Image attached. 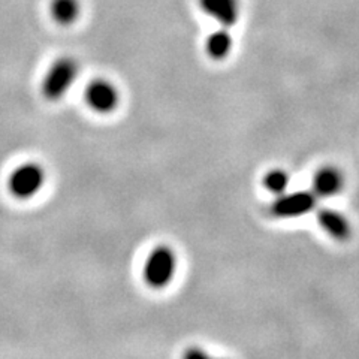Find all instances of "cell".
Segmentation results:
<instances>
[{
    "label": "cell",
    "mask_w": 359,
    "mask_h": 359,
    "mask_svg": "<svg viewBox=\"0 0 359 359\" xmlns=\"http://www.w3.org/2000/svg\"><path fill=\"white\" fill-rule=\"evenodd\" d=\"M318 201L319 198L311 190H297V192L286 190L285 194L276 196L269 210L277 219H298L316 210Z\"/></svg>",
    "instance_id": "obj_2"
},
{
    "label": "cell",
    "mask_w": 359,
    "mask_h": 359,
    "mask_svg": "<svg viewBox=\"0 0 359 359\" xmlns=\"http://www.w3.org/2000/svg\"><path fill=\"white\" fill-rule=\"evenodd\" d=\"M316 220L322 231L327 232L335 241H347L352 235V224L343 212L323 207L316 211Z\"/></svg>",
    "instance_id": "obj_7"
},
{
    "label": "cell",
    "mask_w": 359,
    "mask_h": 359,
    "mask_svg": "<svg viewBox=\"0 0 359 359\" xmlns=\"http://www.w3.org/2000/svg\"><path fill=\"white\" fill-rule=\"evenodd\" d=\"M88 107L99 114H109L118 105V90L108 80H95L86 90Z\"/></svg>",
    "instance_id": "obj_5"
},
{
    "label": "cell",
    "mask_w": 359,
    "mask_h": 359,
    "mask_svg": "<svg viewBox=\"0 0 359 359\" xmlns=\"http://www.w3.org/2000/svg\"><path fill=\"white\" fill-rule=\"evenodd\" d=\"M233 47V38L231 35V29L220 27L219 30H215L207 38L205 50L211 59L217 62L224 60L231 54Z\"/></svg>",
    "instance_id": "obj_9"
},
{
    "label": "cell",
    "mask_w": 359,
    "mask_h": 359,
    "mask_svg": "<svg viewBox=\"0 0 359 359\" xmlns=\"http://www.w3.org/2000/svg\"><path fill=\"white\" fill-rule=\"evenodd\" d=\"M45 184V171L39 163L27 162L17 166L8 178L9 194L18 199H30Z\"/></svg>",
    "instance_id": "obj_4"
},
{
    "label": "cell",
    "mask_w": 359,
    "mask_h": 359,
    "mask_svg": "<svg viewBox=\"0 0 359 359\" xmlns=\"http://www.w3.org/2000/svg\"><path fill=\"white\" fill-rule=\"evenodd\" d=\"M344 187V175L335 166H322L314 172L311 192L318 198L328 199L339 195Z\"/></svg>",
    "instance_id": "obj_8"
},
{
    "label": "cell",
    "mask_w": 359,
    "mask_h": 359,
    "mask_svg": "<svg viewBox=\"0 0 359 359\" xmlns=\"http://www.w3.org/2000/svg\"><path fill=\"white\" fill-rule=\"evenodd\" d=\"M177 273V256L170 245H157L144 264L142 277L151 289L170 286Z\"/></svg>",
    "instance_id": "obj_1"
},
{
    "label": "cell",
    "mask_w": 359,
    "mask_h": 359,
    "mask_svg": "<svg viewBox=\"0 0 359 359\" xmlns=\"http://www.w3.org/2000/svg\"><path fill=\"white\" fill-rule=\"evenodd\" d=\"M78 76V63L71 57H62L55 62L42 81L45 99L59 100L69 90Z\"/></svg>",
    "instance_id": "obj_3"
},
{
    "label": "cell",
    "mask_w": 359,
    "mask_h": 359,
    "mask_svg": "<svg viewBox=\"0 0 359 359\" xmlns=\"http://www.w3.org/2000/svg\"><path fill=\"white\" fill-rule=\"evenodd\" d=\"M290 184V175L283 170H273L264 177V186L269 194L276 196L285 194Z\"/></svg>",
    "instance_id": "obj_11"
},
{
    "label": "cell",
    "mask_w": 359,
    "mask_h": 359,
    "mask_svg": "<svg viewBox=\"0 0 359 359\" xmlns=\"http://www.w3.org/2000/svg\"><path fill=\"white\" fill-rule=\"evenodd\" d=\"M51 15L62 26H69L80 15L78 0H53Z\"/></svg>",
    "instance_id": "obj_10"
},
{
    "label": "cell",
    "mask_w": 359,
    "mask_h": 359,
    "mask_svg": "<svg viewBox=\"0 0 359 359\" xmlns=\"http://www.w3.org/2000/svg\"><path fill=\"white\" fill-rule=\"evenodd\" d=\"M202 13L217 21L220 27L232 29L241 15L240 0H199Z\"/></svg>",
    "instance_id": "obj_6"
}]
</instances>
